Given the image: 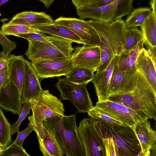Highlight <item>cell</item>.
Returning <instances> with one entry per match:
<instances>
[{
    "instance_id": "cell-1",
    "label": "cell",
    "mask_w": 156,
    "mask_h": 156,
    "mask_svg": "<svg viewBox=\"0 0 156 156\" xmlns=\"http://www.w3.org/2000/svg\"><path fill=\"white\" fill-rule=\"evenodd\" d=\"M98 32L100 39L101 60L97 72L104 71L113 58L123 51V43L126 29L122 19L108 23L89 20Z\"/></svg>"
},
{
    "instance_id": "cell-2",
    "label": "cell",
    "mask_w": 156,
    "mask_h": 156,
    "mask_svg": "<svg viewBox=\"0 0 156 156\" xmlns=\"http://www.w3.org/2000/svg\"><path fill=\"white\" fill-rule=\"evenodd\" d=\"M45 128L54 136L67 156H86L76 126V115L54 116L43 121Z\"/></svg>"
},
{
    "instance_id": "cell-3",
    "label": "cell",
    "mask_w": 156,
    "mask_h": 156,
    "mask_svg": "<svg viewBox=\"0 0 156 156\" xmlns=\"http://www.w3.org/2000/svg\"><path fill=\"white\" fill-rule=\"evenodd\" d=\"M89 120L101 138L113 139L116 156H137L141 151L140 143L131 127L124 124L106 123L91 117Z\"/></svg>"
},
{
    "instance_id": "cell-4",
    "label": "cell",
    "mask_w": 156,
    "mask_h": 156,
    "mask_svg": "<svg viewBox=\"0 0 156 156\" xmlns=\"http://www.w3.org/2000/svg\"><path fill=\"white\" fill-rule=\"evenodd\" d=\"M136 82L133 91L109 97L108 100L156 119V93L143 75L136 71Z\"/></svg>"
},
{
    "instance_id": "cell-5",
    "label": "cell",
    "mask_w": 156,
    "mask_h": 156,
    "mask_svg": "<svg viewBox=\"0 0 156 156\" xmlns=\"http://www.w3.org/2000/svg\"><path fill=\"white\" fill-rule=\"evenodd\" d=\"M30 102L32 114L28 117V126L34 128L38 140H40L44 136V121L52 116L65 115L64 106L61 99L48 90H43L38 97Z\"/></svg>"
},
{
    "instance_id": "cell-6",
    "label": "cell",
    "mask_w": 156,
    "mask_h": 156,
    "mask_svg": "<svg viewBox=\"0 0 156 156\" xmlns=\"http://www.w3.org/2000/svg\"><path fill=\"white\" fill-rule=\"evenodd\" d=\"M74 50L72 42L62 38L50 43L30 40L25 54L33 62L53 59H70Z\"/></svg>"
},
{
    "instance_id": "cell-7",
    "label": "cell",
    "mask_w": 156,
    "mask_h": 156,
    "mask_svg": "<svg viewBox=\"0 0 156 156\" xmlns=\"http://www.w3.org/2000/svg\"><path fill=\"white\" fill-rule=\"evenodd\" d=\"M87 84H76L69 81L66 78H59L55 85L63 100L70 101L79 113H87L93 106L87 88Z\"/></svg>"
},
{
    "instance_id": "cell-8",
    "label": "cell",
    "mask_w": 156,
    "mask_h": 156,
    "mask_svg": "<svg viewBox=\"0 0 156 156\" xmlns=\"http://www.w3.org/2000/svg\"><path fill=\"white\" fill-rule=\"evenodd\" d=\"M94 107L131 128L138 122L149 119L144 113L109 100L98 101Z\"/></svg>"
},
{
    "instance_id": "cell-9",
    "label": "cell",
    "mask_w": 156,
    "mask_h": 156,
    "mask_svg": "<svg viewBox=\"0 0 156 156\" xmlns=\"http://www.w3.org/2000/svg\"><path fill=\"white\" fill-rule=\"evenodd\" d=\"M53 23L69 28L81 39L84 44L99 46V35L89 20L60 16L54 20Z\"/></svg>"
},
{
    "instance_id": "cell-10",
    "label": "cell",
    "mask_w": 156,
    "mask_h": 156,
    "mask_svg": "<svg viewBox=\"0 0 156 156\" xmlns=\"http://www.w3.org/2000/svg\"><path fill=\"white\" fill-rule=\"evenodd\" d=\"M77 130L86 156H106L102 138L90 123L89 118L80 122Z\"/></svg>"
},
{
    "instance_id": "cell-11",
    "label": "cell",
    "mask_w": 156,
    "mask_h": 156,
    "mask_svg": "<svg viewBox=\"0 0 156 156\" xmlns=\"http://www.w3.org/2000/svg\"><path fill=\"white\" fill-rule=\"evenodd\" d=\"M40 81L44 78L66 76L74 68L71 59H53L31 62Z\"/></svg>"
},
{
    "instance_id": "cell-12",
    "label": "cell",
    "mask_w": 156,
    "mask_h": 156,
    "mask_svg": "<svg viewBox=\"0 0 156 156\" xmlns=\"http://www.w3.org/2000/svg\"><path fill=\"white\" fill-rule=\"evenodd\" d=\"M71 60L74 67L83 68L96 71L101 60L100 47L83 44L74 48Z\"/></svg>"
},
{
    "instance_id": "cell-13",
    "label": "cell",
    "mask_w": 156,
    "mask_h": 156,
    "mask_svg": "<svg viewBox=\"0 0 156 156\" xmlns=\"http://www.w3.org/2000/svg\"><path fill=\"white\" fill-rule=\"evenodd\" d=\"M112 73L109 89L111 96L132 91L136 86V71H122L117 64V56Z\"/></svg>"
},
{
    "instance_id": "cell-14",
    "label": "cell",
    "mask_w": 156,
    "mask_h": 156,
    "mask_svg": "<svg viewBox=\"0 0 156 156\" xmlns=\"http://www.w3.org/2000/svg\"><path fill=\"white\" fill-rule=\"evenodd\" d=\"M132 128L141 147L137 156H156V131L147 119L136 123Z\"/></svg>"
},
{
    "instance_id": "cell-15",
    "label": "cell",
    "mask_w": 156,
    "mask_h": 156,
    "mask_svg": "<svg viewBox=\"0 0 156 156\" xmlns=\"http://www.w3.org/2000/svg\"><path fill=\"white\" fill-rule=\"evenodd\" d=\"M24 76L20 94L22 104L33 100L38 97L43 90L40 80L34 71L31 62L24 59Z\"/></svg>"
},
{
    "instance_id": "cell-16",
    "label": "cell",
    "mask_w": 156,
    "mask_h": 156,
    "mask_svg": "<svg viewBox=\"0 0 156 156\" xmlns=\"http://www.w3.org/2000/svg\"><path fill=\"white\" fill-rule=\"evenodd\" d=\"M0 107L7 111L19 115L23 108L20 91L9 80L8 76L0 90Z\"/></svg>"
},
{
    "instance_id": "cell-17",
    "label": "cell",
    "mask_w": 156,
    "mask_h": 156,
    "mask_svg": "<svg viewBox=\"0 0 156 156\" xmlns=\"http://www.w3.org/2000/svg\"><path fill=\"white\" fill-rule=\"evenodd\" d=\"M116 0L112 3L99 7L89 6L76 10L79 18L82 20L90 19L95 21L108 23L114 21L116 12Z\"/></svg>"
},
{
    "instance_id": "cell-18",
    "label": "cell",
    "mask_w": 156,
    "mask_h": 156,
    "mask_svg": "<svg viewBox=\"0 0 156 156\" xmlns=\"http://www.w3.org/2000/svg\"><path fill=\"white\" fill-rule=\"evenodd\" d=\"M115 64V57L104 71L94 74L91 82L94 85L98 101L108 100L109 85Z\"/></svg>"
},
{
    "instance_id": "cell-19",
    "label": "cell",
    "mask_w": 156,
    "mask_h": 156,
    "mask_svg": "<svg viewBox=\"0 0 156 156\" xmlns=\"http://www.w3.org/2000/svg\"><path fill=\"white\" fill-rule=\"evenodd\" d=\"M156 65L147 49L143 48L140 51L136 61V70L143 75L156 93Z\"/></svg>"
},
{
    "instance_id": "cell-20",
    "label": "cell",
    "mask_w": 156,
    "mask_h": 156,
    "mask_svg": "<svg viewBox=\"0 0 156 156\" xmlns=\"http://www.w3.org/2000/svg\"><path fill=\"white\" fill-rule=\"evenodd\" d=\"M8 56V78L16 86L21 94L23 82L25 58L22 55L16 56L9 54Z\"/></svg>"
},
{
    "instance_id": "cell-21",
    "label": "cell",
    "mask_w": 156,
    "mask_h": 156,
    "mask_svg": "<svg viewBox=\"0 0 156 156\" xmlns=\"http://www.w3.org/2000/svg\"><path fill=\"white\" fill-rule=\"evenodd\" d=\"M54 21L52 18L44 12L29 11L16 14L8 22L33 26L50 24L53 23Z\"/></svg>"
},
{
    "instance_id": "cell-22",
    "label": "cell",
    "mask_w": 156,
    "mask_h": 156,
    "mask_svg": "<svg viewBox=\"0 0 156 156\" xmlns=\"http://www.w3.org/2000/svg\"><path fill=\"white\" fill-rule=\"evenodd\" d=\"M40 32L48 34L78 44H84L81 39L67 27L59 24L33 25Z\"/></svg>"
},
{
    "instance_id": "cell-23",
    "label": "cell",
    "mask_w": 156,
    "mask_h": 156,
    "mask_svg": "<svg viewBox=\"0 0 156 156\" xmlns=\"http://www.w3.org/2000/svg\"><path fill=\"white\" fill-rule=\"evenodd\" d=\"M144 41L143 40L132 49L123 51L119 56H117V64L122 71H136L135 62L140 51L144 48Z\"/></svg>"
},
{
    "instance_id": "cell-24",
    "label": "cell",
    "mask_w": 156,
    "mask_h": 156,
    "mask_svg": "<svg viewBox=\"0 0 156 156\" xmlns=\"http://www.w3.org/2000/svg\"><path fill=\"white\" fill-rule=\"evenodd\" d=\"M43 138L38 140L39 149L43 156H63L64 153L55 138L44 127Z\"/></svg>"
},
{
    "instance_id": "cell-25",
    "label": "cell",
    "mask_w": 156,
    "mask_h": 156,
    "mask_svg": "<svg viewBox=\"0 0 156 156\" xmlns=\"http://www.w3.org/2000/svg\"><path fill=\"white\" fill-rule=\"evenodd\" d=\"M151 12V10L147 7L135 9L124 21L126 29L141 27Z\"/></svg>"
},
{
    "instance_id": "cell-26",
    "label": "cell",
    "mask_w": 156,
    "mask_h": 156,
    "mask_svg": "<svg viewBox=\"0 0 156 156\" xmlns=\"http://www.w3.org/2000/svg\"><path fill=\"white\" fill-rule=\"evenodd\" d=\"M140 28L144 41L156 47V16L151 12Z\"/></svg>"
},
{
    "instance_id": "cell-27",
    "label": "cell",
    "mask_w": 156,
    "mask_h": 156,
    "mask_svg": "<svg viewBox=\"0 0 156 156\" xmlns=\"http://www.w3.org/2000/svg\"><path fill=\"white\" fill-rule=\"evenodd\" d=\"M1 30L5 35L16 36L19 34L40 32L33 26L23 24L3 23Z\"/></svg>"
},
{
    "instance_id": "cell-28",
    "label": "cell",
    "mask_w": 156,
    "mask_h": 156,
    "mask_svg": "<svg viewBox=\"0 0 156 156\" xmlns=\"http://www.w3.org/2000/svg\"><path fill=\"white\" fill-rule=\"evenodd\" d=\"M94 73L88 69L74 67L66 76L69 81L78 84H87L91 82Z\"/></svg>"
},
{
    "instance_id": "cell-29",
    "label": "cell",
    "mask_w": 156,
    "mask_h": 156,
    "mask_svg": "<svg viewBox=\"0 0 156 156\" xmlns=\"http://www.w3.org/2000/svg\"><path fill=\"white\" fill-rule=\"evenodd\" d=\"M11 125L0 107V147L4 149L12 142Z\"/></svg>"
},
{
    "instance_id": "cell-30",
    "label": "cell",
    "mask_w": 156,
    "mask_h": 156,
    "mask_svg": "<svg viewBox=\"0 0 156 156\" xmlns=\"http://www.w3.org/2000/svg\"><path fill=\"white\" fill-rule=\"evenodd\" d=\"M144 39L141 30L137 27L127 29L123 43V51L132 49Z\"/></svg>"
},
{
    "instance_id": "cell-31",
    "label": "cell",
    "mask_w": 156,
    "mask_h": 156,
    "mask_svg": "<svg viewBox=\"0 0 156 156\" xmlns=\"http://www.w3.org/2000/svg\"><path fill=\"white\" fill-rule=\"evenodd\" d=\"M88 116L96 119L106 123L116 124H123L117 120L102 111L93 106L87 112Z\"/></svg>"
},
{
    "instance_id": "cell-32",
    "label": "cell",
    "mask_w": 156,
    "mask_h": 156,
    "mask_svg": "<svg viewBox=\"0 0 156 156\" xmlns=\"http://www.w3.org/2000/svg\"><path fill=\"white\" fill-rule=\"evenodd\" d=\"M133 0H116V12L114 20L129 15L133 9Z\"/></svg>"
},
{
    "instance_id": "cell-33",
    "label": "cell",
    "mask_w": 156,
    "mask_h": 156,
    "mask_svg": "<svg viewBox=\"0 0 156 156\" xmlns=\"http://www.w3.org/2000/svg\"><path fill=\"white\" fill-rule=\"evenodd\" d=\"M30 156L23 147L13 143L2 149L0 156Z\"/></svg>"
},
{
    "instance_id": "cell-34",
    "label": "cell",
    "mask_w": 156,
    "mask_h": 156,
    "mask_svg": "<svg viewBox=\"0 0 156 156\" xmlns=\"http://www.w3.org/2000/svg\"><path fill=\"white\" fill-rule=\"evenodd\" d=\"M31 104L30 101H27L23 104L22 111L20 114L18 120L15 123L11 125V134L12 136L19 131L20 125L24 120L27 115L30 112Z\"/></svg>"
},
{
    "instance_id": "cell-35",
    "label": "cell",
    "mask_w": 156,
    "mask_h": 156,
    "mask_svg": "<svg viewBox=\"0 0 156 156\" xmlns=\"http://www.w3.org/2000/svg\"><path fill=\"white\" fill-rule=\"evenodd\" d=\"M0 43L2 47L3 50L2 51L7 56L16 46V43L9 39L1 30H0Z\"/></svg>"
},
{
    "instance_id": "cell-36",
    "label": "cell",
    "mask_w": 156,
    "mask_h": 156,
    "mask_svg": "<svg viewBox=\"0 0 156 156\" xmlns=\"http://www.w3.org/2000/svg\"><path fill=\"white\" fill-rule=\"evenodd\" d=\"M105 147L106 156H116L115 145L111 138H102Z\"/></svg>"
},
{
    "instance_id": "cell-37",
    "label": "cell",
    "mask_w": 156,
    "mask_h": 156,
    "mask_svg": "<svg viewBox=\"0 0 156 156\" xmlns=\"http://www.w3.org/2000/svg\"><path fill=\"white\" fill-rule=\"evenodd\" d=\"M33 131H34V128L32 126H29L20 132L19 131L17 132L18 134L16 138L13 143L23 147V145L24 140Z\"/></svg>"
},
{
    "instance_id": "cell-38",
    "label": "cell",
    "mask_w": 156,
    "mask_h": 156,
    "mask_svg": "<svg viewBox=\"0 0 156 156\" xmlns=\"http://www.w3.org/2000/svg\"><path fill=\"white\" fill-rule=\"evenodd\" d=\"M99 0H72L76 10L87 6L94 3Z\"/></svg>"
},
{
    "instance_id": "cell-39",
    "label": "cell",
    "mask_w": 156,
    "mask_h": 156,
    "mask_svg": "<svg viewBox=\"0 0 156 156\" xmlns=\"http://www.w3.org/2000/svg\"><path fill=\"white\" fill-rule=\"evenodd\" d=\"M145 44L149 55L151 57L153 60L156 62V47H154L150 45L146 41H144Z\"/></svg>"
},
{
    "instance_id": "cell-40",
    "label": "cell",
    "mask_w": 156,
    "mask_h": 156,
    "mask_svg": "<svg viewBox=\"0 0 156 156\" xmlns=\"http://www.w3.org/2000/svg\"><path fill=\"white\" fill-rule=\"evenodd\" d=\"M8 60V55H5L2 51L0 52V70L7 66Z\"/></svg>"
},
{
    "instance_id": "cell-41",
    "label": "cell",
    "mask_w": 156,
    "mask_h": 156,
    "mask_svg": "<svg viewBox=\"0 0 156 156\" xmlns=\"http://www.w3.org/2000/svg\"><path fill=\"white\" fill-rule=\"evenodd\" d=\"M8 77L7 66L0 70V90L5 82Z\"/></svg>"
},
{
    "instance_id": "cell-42",
    "label": "cell",
    "mask_w": 156,
    "mask_h": 156,
    "mask_svg": "<svg viewBox=\"0 0 156 156\" xmlns=\"http://www.w3.org/2000/svg\"><path fill=\"white\" fill-rule=\"evenodd\" d=\"M115 0H99L98 2L89 5L92 7H99L109 5Z\"/></svg>"
},
{
    "instance_id": "cell-43",
    "label": "cell",
    "mask_w": 156,
    "mask_h": 156,
    "mask_svg": "<svg viewBox=\"0 0 156 156\" xmlns=\"http://www.w3.org/2000/svg\"><path fill=\"white\" fill-rule=\"evenodd\" d=\"M41 2L44 5L45 7L48 9L49 8L53 2L55 0H38Z\"/></svg>"
},
{
    "instance_id": "cell-44",
    "label": "cell",
    "mask_w": 156,
    "mask_h": 156,
    "mask_svg": "<svg viewBox=\"0 0 156 156\" xmlns=\"http://www.w3.org/2000/svg\"><path fill=\"white\" fill-rule=\"evenodd\" d=\"M150 4L152 9V12L155 16L156 13V0H150Z\"/></svg>"
},
{
    "instance_id": "cell-45",
    "label": "cell",
    "mask_w": 156,
    "mask_h": 156,
    "mask_svg": "<svg viewBox=\"0 0 156 156\" xmlns=\"http://www.w3.org/2000/svg\"><path fill=\"white\" fill-rule=\"evenodd\" d=\"M9 0H0V7L2 5H3L5 3ZM0 15H1L0 14Z\"/></svg>"
},
{
    "instance_id": "cell-46",
    "label": "cell",
    "mask_w": 156,
    "mask_h": 156,
    "mask_svg": "<svg viewBox=\"0 0 156 156\" xmlns=\"http://www.w3.org/2000/svg\"><path fill=\"white\" fill-rule=\"evenodd\" d=\"M2 149L0 147V153L2 151Z\"/></svg>"
}]
</instances>
